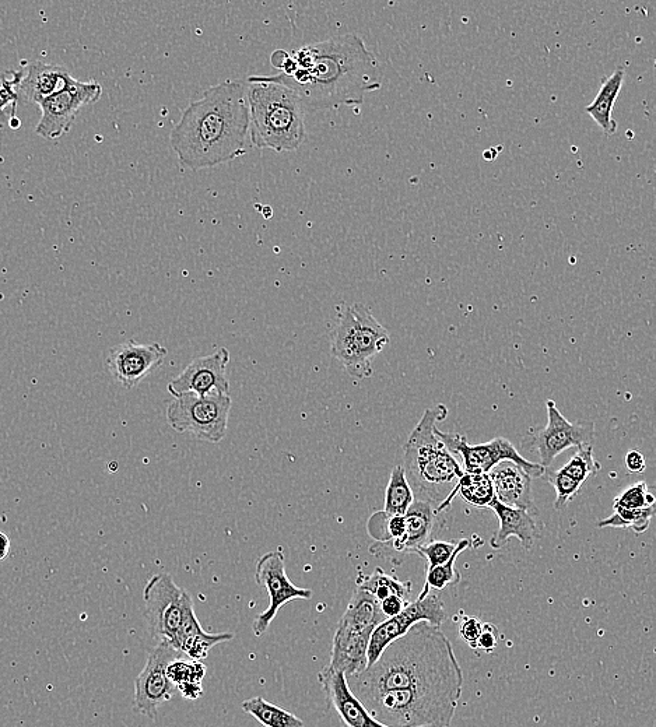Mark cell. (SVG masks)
Segmentation results:
<instances>
[{
	"label": "cell",
	"instance_id": "ffe728a7",
	"mask_svg": "<svg viewBox=\"0 0 656 727\" xmlns=\"http://www.w3.org/2000/svg\"><path fill=\"white\" fill-rule=\"evenodd\" d=\"M319 684L324 691L329 708L335 711L346 727H388L378 722L347 684L345 674L326 666L318 674ZM433 727V726H429Z\"/></svg>",
	"mask_w": 656,
	"mask_h": 727
},
{
	"label": "cell",
	"instance_id": "836d02e7",
	"mask_svg": "<svg viewBox=\"0 0 656 727\" xmlns=\"http://www.w3.org/2000/svg\"><path fill=\"white\" fill-rule=\"evenodd\" d=\"M234 638L233 634L223 632V634H209V632H203L201 635L188 639L184 644L181 645L180 652L185 653L192 660H205L208 658L210 649L213 646L223 644V642L231 641Z\"/></svg>",
	"mask_w": 656,
	"mask_h": 727
},
{
	"label": "cell",
	"instance_id": "cb8c5ba5",
	"mask_svg": "<svg viewBox=\"0 0 656 727\" xmlns=\"http://www.w3.org/2000/svg\"><path fill=\"white\" fill-rule=\"evenodd\" d=\"M623 82L624 69L617 68L615 73L602 84L598 96L587 107L589 117L594 118L596 124L601 126L602 131L609 136L615 135L617 131V124L615 119L612 118V112L620 90H622Z\"/></svg>",
	"mask_w": 656,
	"mask_h": 727
},
{
	"label": "cell",
	"instance_id": "4fadbf2b",
	"mask_svg": "<svg viewBox=\"0 0 656 727\" xmlns=\"http://www.w3.org/2000/svg\"><path fill=\"white\" fill-rule=\"evenodd\" d=\"M255 581L268 592V609L255 618L252 631L256 638H261L269 630L277 613L293 600H310L311 589L298 588L287 577L286 561L282 550L269 551L259 558L255 568Z\"/></svg>",
	"mask_w": 656,
	"mask_h": 727
},
{
	"label": "cell",
	"instance_id": "d6a6232c",
	"mask_svg": "<svg viewBox=\"0 0 656 727\" xmlns=\"http://www.w3.org/2000/svg\"><path fill=\"white\" fill-rule=\"evenodd\" d=\"M560 470L564 474H567V476H570L571 479L584 484L599 473L601 463L595 459L592 446H587V448L578 449V452L570 459V462H567L566 466Z\"/></svg>",
	"mask_w": 656,
	"mask_h": 727
},
{
	"label": "cell",
	"instance_id": "2e32d148",
	"mask_svg": "<svg viewBox=\"0 0 656 727\" xmlns=\"http://www.w3.org/2000/svg\"><path fill=\"white\" fill-rule=\"evenodd\" d=\"M182 653L167 644H157L147 656L146 665L135 680V711L156 719L157 711L173 700L174 687L168 680L167 667Z\"/></svg>",
	"mask_w": 656,
	"mask_h": 727
},
{
	"label": "cell",
	"instance_id": "d4e9b609",
	"mask_svg": "<svg viewBox=\"0 0 656 727\" xmlns=\"http://www.w3.org/2000/svg\"><path fill=\"white\" fill-rule=\"evenodd\" d=\"M461 495L463 500L476 508H489L491 502L496 500L493 481L487 473H463L461 480L456 484L451 495L437 508V514L451 507L455 495Z\"/></svg>",
	"mask_w": 656,
	"mask_h": 727
},
{
	"label": "cell",
	"instance_id": "60d3db41",
	"mask_svg": "<svg viewBox=\"0 0 656 727\" xmlns=\"http://www.w3.org/2000/svg\"><path fill=\"white\" fill-rule=\"evenodd\" d=\"M408 603V600L402 599V597L389 596L380 602V607L385 618H392L402 613L403 609L408 606Z\"/></svg>",
	"mask_w": 656,
	"mask_h": 727
},
{
	"label": "cell",
	"instance_id": "7bdbcfd3",
	"mask_svg": "<svg viewBox=\"0 0 656 727\" xmlns=\"http://www.w3.org/2000/svg\"><path fill=\"white\" fill-rule=\"evenodd\" d=\"M10 553V539L5 535V533L0 532V563H2L3 560L7 556H9Z\"/></svg>",
	"mask_w": 656,
	"mask_h": 727
},
{
	"label": "cell",
	"instance_id": "484cf974",
	"mask_svg": "<svg viewBox=\"0 0 656 727\" xmlns=\"http://www.w3.org/2000/svg\"><path fill=\"white\" fill-rule=\"evenodd\" d=\"M208 667L199 660L175 659L167 667L168 680L181 691L187 700H198L203 695L202 681Z\"/></svg>",
	"mask_w": 656,
	"mask_h": 727
},
{
	"label": "cell",
	"instance_id": "44dd1931",
	"mask_svg": "<svg viewBox=\"0 0 656 727\" xmlns=\"http://www.w3.org/2000/svg\"><path fill=\"white\" fill-rule=\"evenodd\" d=\"M496 500L505 507L538 514L532 497V477L512 462H501L489 473Z\"/></svg>",
	"mask_w": 656,
	"mask_h": 727
},
{
	"label": "cell",
	"instance_id": "ac0fdd59",
	"mask_svg": "<svg viewBox=\"0 0 656 727\" xmlns=\"http://www.w3.org/2000/svg\"><path fill=\"white\" fill-rule=\"evenodd\" d=\"M230 351L220 347L209 356L195 358L185 367L178 377L168 384V392L178 398L185 393L194 395H230V382L227 378V365Z\"/></svg>",
	"mask_w": 656,
	"mask_h": 727
},
{
	"label": "cell",
	"instance_id": "277c9868",
	"mask_svg": "<svg viewBox=\"0 0 656 727\" xmlns=\"http://www.w3.org/2000/svg\"><path fill=\"white\" fill-rule=\"evenodd\" d=\"M448 409L437 405L424 412L403 446V470L417 500L440 507L447 500L463 469L436 435L437 423L447 419Z\"/></svg>",
	"mask_w": 656,
	"mask_h": 727
},
{
	"label": "cell",
	"instance_id": "5b68a950",
	"mask_svg": "<svg viewBox=\"0 0 656 727\" xmlns=\"http://www.w3.org/2000/svg\"><path fill=\"white\" fill-rule=\"evenodd\" d=\"M249 138L252 146L283 153L303 145L305 110L289 87L268 76H252L247 82Z\"/></svg>",
	"mask_w": 656,
	"mask_h": 727
},
{
	"label": "cell",
	"instance_id": "8d00e7d4",
	"mask_svg": "<svg viewBox=\"0 0 656 727\" xmlns=\"http://www.w3.org/2000/svg\"><path fill=\"white\" fill-rule=\"evenodd\" d=\"M456 547H458V543L433 540V542L426 544V546L417 551L416 554L426 557V560L429 561V567H427V570H429V568L438 567V565L447 563L449 558L452 557V554L455 553Z\"/></svg>",
	"mask_w": 656,
	"mask_h": 727
},
{
	"label": "cell",
	"instance_id": "f1b7e54d",
	"mask_svg": "<svg viewBox=\"0 0 656 727\" xmlns=\"http://www.w3.org/2000/svg\"><path fill=\"white\" fill-rule=\"evenodd\" d=\"M357 588L371 593L378 602H382L389 596H399L408 600V596L412 592V583L401 582L392 575L385 574L381 568H377L373 574L361 579Z\"/></svg>",
	"mask_w": 656,
	"mask_h": 727
},
{
	"label": "cell",
	"instance_id": "4dcf8cb0",
	"mask_svg": "<svg viewBox=\"0 0 656 727\" xmlns=\"http://www.w3.org/2000/svg\"><path fill=\"white\" fill-rule=\"evenodd\" d=\"M368 533L381 543L395 542L401 539L406 529L405 515H387L384 511L371 516L368 521Z\"/></svg>",
	"mask_w": 656,
	"mask_h": 727
},
{
	"label": "cell",
	"instance_id": "5bb4252c",
	"mask_svg": "<svg viewBox=\"0 0 656 727\" xmlns=\"http://www.w3.org/2000/svg\"><path fill=\"white\" fill-rule=\"evenodd\" d=\"M447 613L440 597L420 593L415 602L408 603L398 616L387 618L373 631L368 644L367 667L374 665L389 644L408 634L413 625L429 623L434 627L444 624Z\"/></svg>",
	"mask_w": 656,
	"mask_h": 727
},
{
	"label": "cell",
	"instance_id": "f546056e",
	"mask_svg": "<svg viewBox=\"0 0 656 727\" xmlns=\"http://www.w3.org/2000/svg\"><path fill=\"white\" fill-rule=\"evenodd\" d=\"M655 505L644 509H615V514L598 522V528L631 529L636 533H644L650 528Z\"/></svg>",
	"mask_w": 656,
	"mask_h": 727
},
{
	"label": "cell",
	"instance_id": "9a60e30c",
	"mask_svg": "<svg viewBox=\"0 0 656 727\" xmlns=\"http://www.w3.org/2000/svg\"><path fill=\"white\" fill-rule=\"evenodd\" d=\"M546 409L547 426L533 435L532 446L538 452L539 465L547 470L560 453L591 446L595 439V424L591 421L570 423L553 400H547Z\"/></svg>",
	"mask_w": 656,
	"mask_h": 727
},
{
	"label": "cell",
	"instance_id": "83f0119b",
	"mask_svg": "<svg viewBox=\"0 0 656 727\" xmlns=\"http://www.w3.org/2000/svg\"><path fill=\"white\" fill-rule=\"evenodd\" d=\"M413 501H415V494L406 479L405 470L401 465L395 466L389 477L387 491H385V514L403 516L408 512Z\"/></svg>",
	"mask_w": 656,
	"mask_h": 727
},
{
	"label": "cell",
	"instance_id": "3957f363",
	"mask_svg": "<svg viewBox=\"0 0 656 727\" xmlns=\"http://www.w3.org/2000/svg\"><path fill=\"white\" fill-rule=\"evenodd\" d=\"M357 700L364 702L395 690L424 687L462 688L463 673L447 635L419 623L387 646L374 665L347 679Z\"/></svg>",
	"mask_w": 656,
	"mask_h": 727
},
{
	"label": "cell",
	"instance_id": "6da1fadb",
	"mask_svg": "<svg viewBox=\"0 0 656 727\" xmlns=\"http://www.w3.org/2000/svg\"><path fill=\"white\" fill-rule=\"evenodd\" d=\"M270 62L282 72L269 79L293 90L305 112L363 104L382 84L377 56L356 34L311 42L293 54L276 51Z\"/></svg>",
	"mask_w": 656,
	"mask_h": 727
},
{
	"label": "cell",
	"instance_id": "30bf717a",
	"mask_svg": "<svg viewBox=\"0 0 656 727\" xmlns=\"http://www.w3.org/2000/svg\"><path fill=\"white\" fill-rule=\"evenodd\" d=\"M230 410V395L185 393L168 403L167 421L177 433L219 444L227 434Z\"/></svg>",
	"mask_w": 656,
	"mask_h": 727
},
{
	"label": "cell",
	"instance_id": "7402d4cb",
	"mask_svg": "<svg viewBox=\"0 0 656 727\" xmlns=\"http://www.w3.org/2000/svg\"><path fill=\"white\" fill-rule=\"evenodd\" d=\"M489 508L493 509L498 518V530L490 540L494 550L503 549L511 537H517L525 550L533 549L536 540L540 537V529L529 512L505 507L497 500L491 502Z\"/></svg>",
	"mask_w": 656,
	"mask_h": 727
},
{
	"label": "cell",
	"instance_id": "74e56055",
	"mask_svg": "<svg viewBox=\"0 0 656 727\" xmlns=\"http://www.w3.org/2000/svg\"><path fill=\"white\" fill-rule=\"evenodd\" d=\"M17 101H19V96H17L16 90L10 84L7 76H3L0 79V117L9 115L10 119L16 118Z\"/></svg>",
	"mask_w": 656,
	"mask_h": 727
},
{
	"label": "cell",
	"instance_id": "b9f144b4",
	"mask_svg": "<svg viewBox=\"0 0 656 727\" xmlns=\"http://www.w3.org/2000/svg\"><path fill=\"white\" fill-rule=\"evenodd\" d=\"M626 466L630 473H644L647 463H645V458L640 452L631 451L627 453Z\"/></svg>",
	"mask_w": 656,
	"mask_h": 727
},
{
	"label": "cell",
	"instance_id": "e575fe53",
	"mask_svg": "<svg viewBox=\"0 0 656 727\" xmlns=\"http://www.w3.org/2000/svg\"><path fill=\"white\" fill-rule=\"evenodd\" d=\"M545 474L547 481L552 484L557 493L556 501H554V509L563 511L577 497L578 493H580L582 484L578 483L577 480L571 479L570 476H567L561 470L552 473L546 472Z\"/></svg>",
	"mask_w": 656,
	"mask_h": 727
},
{
	"label": "cell",
	"instance_id": "52a82bcc",
	"mask_svg": "<svg viewBox=\"0 0 656 727\" xmlns=\"http://www.w3.org/2000/svg\"><path fill=\"white\" fill-rule=\"evenodd\" d=\"M391 342L384 326L366 305H345L331 337L332 356L347 374L357 379L373 377V360Z\"/></svg>",
	"mask_w": 656,
	"mask_h": 727
},
{
	"label": "cell",
	"instance_id": "8992f818",
	"mask_svg": "<svg viewBox=\"0 0 656 727\" xmlns=\"http://www.w3.org/2000/svg\"><path fill=\"white\" fill-rule=\"evenodd\" d=\"M461 695L462 688H412L388 691L361 704L388 727H449Z\"/></svg>",
	"mask_w": 656,
	"mask_h": 727
},
{
	"label": "cell",
	"instance_id": "9c48e42d",
	"mask_svg": "<svg viewBox=\"0 0 656 727\" xmlns=\"http://www.w3.org/2000/svg\"><path fill=\"white\" fill-rule=\"evenodd\" d=\"M143 602L154 641L177 649L181 625L189 611L195 610L191 595L180 588L171 575L159 574L146 583Z\"/></svg>",
	"mask_w": 656,
	"mask_h": 727
},
{
	"label": "cell",
	"instance_id": "ab89813d",
	"mask_svg": "<svg viewBox=\"0 0 656 727\" xmlns=\"http://www.w3.org/2000/svg\"><path fill=\"white\" fill-rule=\"evenodd\" d=\"M498 637H500V630L496 625L483 624L482 632H480V637L477 639V648L487 653L493 652L498 644Z\"/></svg>",
	"mask_w": 656,
	"mask_h": 727
},
{
	"label": "cell",
	"instance_id": "1f68e13d",
	"mask_svg": "<svg viewBox=\"0 0 656 727\" xmlns=\"http://www.w3.org/2000/svg\"><path fill=\"white\" fill-rule=\"evenodd\" d=\"M469 544V540H461V542H458L455 553L452 554L447 563L429 568L424 585L429 586L430 590H444L448 586L458 585L459 581H461V574L455 568L456 558L463 550L468 549Z\"/></svg>",
	"mask_w": 656,
	"mask_h": 727
},
{
	"label": "cell",
	"instance_id": "603a6c76",
	"mask_svg": "<svg viewBox=\"0 0 656 727\" xmlns=\"http://www.w3.org/2000/svg\"><path fill=\"white\" fill-rule=\"evenodd\" d=\"M438 515L440 514H437L436 505L415 498L405 514V533L401 539L392 542V549L405 556V554L417 553L426 544L433 542Z\"/></svg>",
	"mask_w": 656,
	"mask_h": 727
},
{
	"label": "cell",
	"instance_id": "7c38bea8",
	"mask_svg": "<svg viewBox=\"0 0 656 727\" xmlns=\"http://www.w3.org/2000/svg\"><path fill=\"white\" fill-rule=\"evenodd\" d=\"M436 435L452 455L456 453L462 456L465 473L489 474L501 462H512L531 477L545 476V467L539 463L529 462L524 456L519 455L508 439L498 437L486 444L469 445L462 435L442 433L437 428Z\"/></svg>",
	"mask_w": 656,
	"mask_h": 727
},
{
	"label": "cell",
	"instance_id": "e0dca14e",
	"mask_svg": "<svg viewBox=\"0 0 656 727\" xmlns=\"http://www.w3.org/2000/svg\"><path fill=\"white\" fill-rule=\"evenodd\" d=\"M167 354L166 347L159 343L140 344L126 340L108 350L105 367L112 379L129 391L159 370Z\"/></svg>",
	"mask_w": 656,
	"mask_h": 727
},
{
	"label": "cell",
	"instance_id": "7a4b0ae2",
	"mask_svg": "<svg viewBox=\"0 0 656 727\" xmlns=\"http://www.w3.org/2000/svg\"><path fill=\"white\" fill-rule=\"evenodd\" d=\"M248 136L247 83L227 80L185 108L170 145L182 167L199 171L244 156Z\"/></svg>",
	"mask_w": 656,
	"mask_h": 727
},
{
	"label": "cell",
	"instance_id": "d6986e66",
	"mask_svg": "<svg viewBox=\"0 0 656 727\" xmlns=\"http://www.w3.org/2000/svg\"><path fill=\"white\" fill-rule=\"evenodd\" d=\"M5 75L19 98L37 105L62 90L72 77L62 66L40 61L23 63L19 69L10 70Z\"/></svg>",
	"mask_w": 656,
	"mask_h": 727
},
{
	"label": "cell",
	"instance_id": "d590c367",
	"mask_svg": "<svg viewBox=\"0 0 656 727\" xmlns=\"http://www.w3.org/2000/svg\"><path fill=\"white\" fill-rule=\"evenodd\" d=\"M655 505V495L651 493L645 481L633 484L616 497L615 509H644Z\"/></svg>",
	"mask_w": 656,
	"mask_h": 727
},
{
	"label": "cell",
	"instance_id": "8fae6325",
	"mask_svg": "<svg viewBox=\"0 0 656 727\" xmlns=\"http://www.w3.org/2000/svg\"><path fill=\"white\" fill-rule=\"evenodd\" d=\"M101 94L103 87L94 80L80 82L70 77L62 90L56 91L38 105L41 119L35 128V133L48 140L62 138L70 131L82 108L96 104Z\"/></svg>",
	"mask_w": 656,
	"mask_h": 727
},
{
	"label": "cell",
	"instance_id": "f35d334b",
	"mask_svg": "<svg viewBox=\"0 0 656 727\" xmlns=\"http://www.w3.org/2000/svg\"><path fill=\"white\" fill-rule=\"evenodd\" d=\"M483 624L482 621L477 620L475 617H466L462 621L461 628H459V634L463 641L470 646V648H477V639L480 637L482 632Z\"/></svg>",
	"mask_w": 656,
	"mask_h": 727
},
{
	"label": "cell",
	"instance_id": "ba28073f",
	"mask_svg": "<svg viewBox=\"0 0 656 727\" xmlns=\"http://www.w3.org/2000/svg\"><path fill=\"white\" fill-rule=\"evenodd\" d=\"M385 620L380 602L371 593L360 588L354 590L336 628L328 666L345 674L346 679L364 672L371 634Z\"/></svg>",
	"mask_w": 656,
	"mask_h": 727
},
{
	"label": "cell",
	"instance_id": "4316f807",
	"mask_svg": "<svg viewBox=\"0 0 656 727\" xmlns=\"http://www.w3.org/2000/svg\"><path fill=\"white\" fill-rule=\"evenodd\" d=\"M242 711L251 715L263 727H305V723L296 715L277 707L263 697L249 698L242 702Z\"/></svg>",
	"mask_w": 656,
	"mask_h": 727
}]
</instances>
